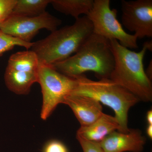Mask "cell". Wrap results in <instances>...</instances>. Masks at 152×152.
I'll use <instances>...</instances> for the list:
<instances>
[{
	"mask_svg": "<svg viewBox=\"0 0 152 152\" xmlns=\"http://www.w3.org/2000/svg\"><path fill=\"white\" fill-rule=\"evenodd\" d=\"M115 64L110 40L93 33L73 56L51 66L72 77L91 71L100 80L110 79Z\"/></svg>",
	"mask_w": 152,
	"mask_h": 152,
	"instance_id": "1",
	"label": "cell"
},
{
	"mask_svg": "<svg viewBox=\"0 0 152 152\" xmlns=\"http://www.w3.org/2000/svg\"><path fill=\"white\" fill-rule=\"evenodd\" d=\"M93 33L92 24L85 15L76 20L74 24L56 30L33 42L31 50L36 53L39 63L52 65L75 53Z\"/></svg>",
	"mask_w": 152,
	"mask_h": 152,
	"instance_id": "2",
	"label": "cell"
},
{
	"mask_svg": "<svg viewBox=\"0 0 152 152\" xmlns=\"http://www.w3.org/2000/svg\"><path fill=\"white\" fill-rule=\"evenodd\" d=\"M115 58V67L110 79L124 88L140 101L152 100L151 81L144 69L143 59L145 47L139 52L123 46L115 39L110 40Z\"/></svg>",
	"mask_w": 152,
	"mask_h": 152,
	"instance_id": "3",
	"label": "cell"
},
{
	"mask_svg": "<svg viewBox=\"0 0 152 152\" xmlns=\"http://www.w3.org/2000/svg\"><path fill=\"white\" fill-rule=\"evenodd\" d=\"M74 78L76 79L77 84L70 95L90 97L111 108L119 124L118 132L126 133L129 131L128 112L140 101L138 98L110 79L96 81L88 78L84 74Z\"/></svg>",
	"mask_w": 152,
	"mask_h": 152,
	"instance_id": "4",
	"label": "cell"
},
{
	"mask_svg": "<svg viewBox=\"0 0 152 152\" xmlns=\"http://www.w3.org/2000/svg\"><path fill=\"white\" fill-rule=\"evenodd\" d=\"M37 83L43 96L41 118L47 120L60 104L71 94L77 86L75 78L61 73L52 66L39 64Z\"/></svg>",
	"mask_w": 152,
	"mask_h": 152,
	"instance_id": "5",
	"label": "cell"
},
{
	"mask_svg": "<svg viewBox=\"0 0 152 152\" xmlns=\"http://www.w3.org/2000/svg\"><path fill=\"white\" fill-rule=\"evenodd\" d=\"M110 3V0L94 1L87 15L92 24L93 33L109 40H116L127 48H137V38L125 31L117 19L118 11L111 9Z\"/></svg>",
	"mask_w": 152,
	"mask_h": 152,
	"instance_id": "6",
	"label": "cell"
},
{
	"mask_svg": "<svg viewBox=\"0 0 152 152\" xmlns=\"http://www.w3.org/2000/svg\"><path fill=\"white\" fill-rule=\"evenodd\" d=\"M61 20L46 12L40 15L28 17L12 15L0 25V31L25 42L31 43L39 31L53 32L61 24Z\"/></svg>",
	"mask_w": 152,
	"mask_h": 152,
	"instance_id": "7",
	"label": "cell"
},
{
	"mask_svg": "<svg viewBox=\"0 0 152 152\" xmlns=\"http://www.w3.org/2000/svg\"><path fill=\"white\" fill-rule=\"evenodd\" d=\"M122 23L137 39L152 37V1H121Z\"/></svg>",
	"mask_w": 152,
	"mask_h": 152,
	"instance_id": "8",
	"label": "cell"
},
{
	"mask_svg": "<svg viewBox=\"0 0 152 152\" xmlns=\"http://www.w3.org/2000/svg\"><path fill=\"white\" fill-rule=\"evenodd\" d=\"M146 142L141 131L132 129L126 133L114 131L99 144L104 152H141Z\"/></svg>",
	"mask_w": 152,
	"mask_h": 152,
	"instance_id": "9",
	"label": "cell"
},
{
	"mask_svg": "<svg viewBox=\"0 0 152 152\" xmlns=\"http://www.w3.org/2000/svg\"><path fill=\"white\" fill-rule=\"evenodd\" d=\"M63 104L72 109L81 126L91 124L103 113L101 103L87 96L70 95L65 98Z\"/></svg>",
	"mask_w": 152,
	"mask_h": 152,
	"instance_id": "10",
	"label": "cell"
},
{
	"mask_svg": "<svg viewBox=\"0 0 152 152\" xmlns=\"http://www.w3.org/2000/svg\"><path fill=\"white\" fill-rule=\"evenodd\" d=\"M119 129V124L115 117L103 113L91 124L79 128L76 136L99 143L111 133Z\"/></svg>",
	"mask_w": 152,
	"mask_h": 152,
	"instance_id": "11",
	"label": "cell"
},
{
	"mask_svg": "<svg viewBox=\"0 0 152 152\" xmlns=\"http://www.w3.org/2000/svg\"><path fill=\"white\" fill-rule=\"evenodd\" d=\"M4 77L9 90L17 94H26L29 92L32 86L37 83V72H20L7 68Z\"/></svg>",
	"mask_w": 152,
	"mask_h": 152,
	"instance_id": "12",
	"label": "cell"
},
{
	"mask_svg": "<svg viewBox=\"0 0 152 152\" xmlns=\"http://www.w3.org/2000/svg\"><path fill=\"white\" fill-rule=\"evenodd\" d=\"M56 10L74 17L76 20L82 14L87 16L92 8L94 0H51Z\"/></svg>",
	"mask_w": 152,
	"mask_h": 152,
	"instance_id": "13",
	"label": "cell"
},
{
	"mask_svg": "<svg viewBox=\"0 0 152 152\" xmlns=\"http://www.w3.org/2000/svg\"><path fill=\"white\" fill-rule=\"evenodd\" d=\"M39 64L35 53L32 50L24 51L11 56L7 68L20 72H37Z\"/></svg>",
	"mask_w": 152,
	"mask_h": 152,
	"instance_id": "14",
	"label": "cell"
},
{
	"mask_svg": "<svg viewBox=\"0 0 152 152\" xmlns=\"http://www.w3.org/2000/svg\"><path fill=\"white\" fill-rule=\"evenodd\" d=\"M51 1V0H17L12 15L28 17L38 16L45 12L47 6L50 4Z\"/></svg>",
	"mask_w": 152,
	"mask_h": 152,
	"instance_id": "15",
	"label": "cell"
},
{
	"mask_svg": "<svg viewBox=\"0 0 152 152\" xmlns=\"http://www.w3.org/2000/svg\"><path fill=\"white\" fill-rule=\"evenodd\" d=\"M33 45V42H26L0 31V55L12 50L15 46L24 47L28 50L31 48Z\"/></svg>",
	"mask_w": 152,
	"mask_h": 152,
	"instance_id": "16",
	"label": "cell"
},
{
	"mask_svg": "<svg viewBox=\"0 0 152 152\" xmlns=\"http://www.w3.org/2000/svg\"><path fill=\"white\" fill-rule=\"evenodd\" d=\"M17 0H0V25L12 15Z\"/></svg>",
	"mask_w": 152,
	"mask_h": 152,
	"instance_id": "17",
	"label": "cell"
},
{
	"mask_svg": "<svg viewBox=\"0 0 152 152\" xmlns=\"http://www.w3.org/2000/svg\"><path fill=\"white\" fill-rule=\"evenodd\" d=\"M42 152H69V151L67 147L62 142L51 140L45 144Z\"/></svg>",
	"mask_w": 152,
	"mask_h": 152,
	"instance_id": "18",
	"label": "cell"
},
{
	"mask_svg": "<svg viewBox=\"0 0 152 152\" xmlns=\"http://www.w3.org/2000/svg\"><path fill=\"white\" fill-rule=\"evenodd\" d=\"M76 137L83 152H104L98 143L90 141L77 136Z\"/></svg>",
	"mask_w": 152,
	"mask_h": 152,
	"instance_id": "19",
	"label": "cell"
},
{
	"mask_svg": "<svg viewBox=\"0 0 152 152\" xmlns=\"http://www.w3.org/2000/svg\"><path fill=\"white\" fill-rule=\"evenodd\" d=\"M147 77L151 80L152 77V60H151V61L149 64L147 68L146 71H145Z\"/></svg>",
	"mask_w": 152,
	"mask_h": 152,
	"instance_id": "20",
	"label": "cell"
},
{
	"mask_svg": "<svg viewBox=\"0 0 152 152\" xmlns=\"http://www.w3.org/2000/svg\"><path fill=\"white\" fill-rule=\"evenodd\" d=\"M146 118L148 125H152V110H150L147 112Z\"/></svg>",
	"mask_w": 152,
	"mask_h": 152,
	"instance_id": "21",
	"label": "cell"
},
{
	"mask_svg": "<svg viewBox=\"0 0 152 152\" xmlns=\"http://www.w3.org/2000/svg\"><path fill=\"white\" fill-rule=\"evenodd\" d=\"M143 46L145 47L147 50H149L152 52V41H148L144 43Z\"/></svg>",
	"mask_w": 152,
	"mask_h": 152,
	"instance_id": "22",
	"label": "cell"
},
{
	"mask_svg": "<svg viewBox=\"0 0 152 152\" xmlns=\"http://www.w3.org/2000/svg\"><path fill=\"white\" fill-rule=\"evenodd\" d=\"M146 133L150 138H152V125H148L146 129Z\"/></svg>",
	"mask_w": 152,
	"mask_h": 152,
	"instance_id": "23",
	"label": "cell"
}]
</instances>
